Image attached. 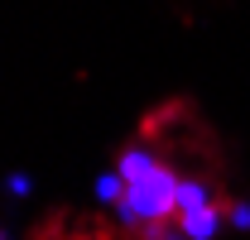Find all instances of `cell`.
<instances>
[{
  "label": "cell",
  "mask_w": 250,
  "mask_h": 240,
  "mask_svg": "<svg viewBox=\"0 0 250 240\" xmlns=\"http://www.w3.org/2000/svg\"><path fill=\"white\" fill-rule=\"evenodd\" d=\"M221 221H226V211H221L217 202H207V207H188V211L173 216L178 236H188V240H212L221 231Z\"/></svg>",
  "instance_id": "obj_2"
},
{
  "label": "cell",
  "mask_w": 250,
  "mask_h": 240,
  "mask_svg": "<svg viewBox=\"0 0 250 240\" xmlns=\"http://www.w3.org/2000/svg\"><path fill=\"white\" fill-rule=\"evenodd\" d=\"M5 187H10V192H15V197H24V192H29L34 182L24 178V173H20V178H5Z\"/></svg>",
  "instance_id": "obj_6"
},
{
  "label": "cell",
  "mask_w": 250,
  "mask_h": 240,
  "mask_svg": "<svg viewBox=\"0 0 250 240\" xmlns=\"http://www.w3.org/2000/svg\"><path fill=\"white\" fill-rule=\"evenodd\" d=\"M207 202H217V187H212V182L178 178V211H188V207H207Z\"/></svg>",
  "instance_id": "obj_3"
},
{
  "label": "cell",
  "mask_w": 250,
  "mask_h": 240,
  "mask_svg": "<svg viewBox=\"0 0 250 240\" xmlns=\"http://www.w3.org/2000/svg\"><path fill=\"white\" fill-rule=\"evenodd\" d=\"M121 197H116V221L125 231H140V236H164L168 216H178V173L145 144H130L121 154Z\"/></svg>",
  "instance_id": "obj_1"
},
{
  "label": "cell",
  "mask_w": 250,
  "mask_h": 240,
  "mask_svg": "<svg viewBox=\"0 0 250 240\" xmlns=\"http://www.w3.org/2000/svg\"><path fill=\"white\" fill-rule=\"evenodd\" d=\"M226 216H231V221H236L241 231H250V202H241V207H231Z\"/></svg>",
  "instance_id": "obj_5"
},
{
  "label": "cell",
  "mask_w": 250,
  "mask_h": 240,
  "mask_svg": "<svg viewBox=\"0 0 250 240\" xmlns=\"http://www.w3.org/2000/svg\"><path fill=\"white\" fill-rule=\"evenodd\" d=\"M121 187H125L121 168H116V173H101V178H96V202H106V207H116V197H121Z\"/></svg>",
  "instance_id": "obj_4"
}]
</instances>
